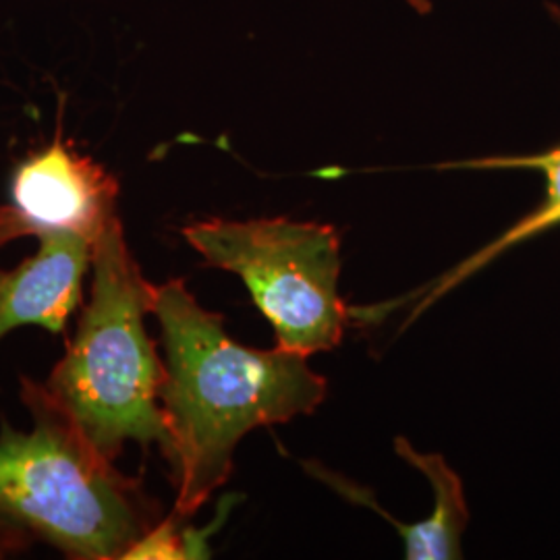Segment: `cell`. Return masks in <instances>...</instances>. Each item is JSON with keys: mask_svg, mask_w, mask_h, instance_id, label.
Instances as JSON below:
<instances>
[{"mask_svg": "<svg viewBox=\"0 0 560 560\" xmlns=\"http://www.w3.org/2000/svg\"><path fill=\"white\" fill-rule=\"evenodd\" d=\"M395 448L400 459L413 465L425 476L434 490V513L421 523L402 525L386 515L374 499L363 504L378 511L382 517L399 529L405 540V557L409 560H455L460 559V536L469 523V509L459 476L448 467L439 453H418L411 442L402 436L395 439ZM360 501V502H361Z\"/></svg>", "mask_w": 560, "mask_h": 560, "instance_id": "52a82bcc", "label": "cell"}, {"mask_svg": "<svg viewBox=\"0 0 560 560\" xmlns=\"http://www.w3.org/2000/svg\"><path fill=\"white\" fill-rule=\"evenodd\" d=\"M117 179L57 133L18 166L11 203L0 206V247L60 231L96 240L117 217Z\"/></svg>", "mask_w": 560, "mask_h": 560, "instance_id": "5b68a950", "label": "cell"}, {"mask_svg": "<svg viewBox=\"0 0 560 560\" xmlns=\"http://www.w3.org/2000/svg\"><path fill=\"white\" fill-rule=\"evenodd\" d=\"M441 168H534L540 171L546 177V196L540 206L523 217L517 224H513L509 231H504L499 240L488 243L478 254L459 264L457 268L442 275L441 279L434 280L430 287H425L418 293L407 295L405 301L416 303V314L421 312L425 305L439 300L451 289H455L460 280L469 279L476 275L481 266L488 261L499 258L509 247H515L523 241L532 240L548 229H555L560 224V145L546 150L541 154H529V156H492L481 161L455 162V164H442Z\"/></svg>", "mask_w": 560, "mask_h": 560, "instance_id": "ba28073f", "label": "cell"}, {"mask_svg": "<svg viewBox=\"0 0 560 560\" xmlns=\"http://www.w3.org/2000/svg\"><path fill=\"white\" fill-rule=\"evenodd\" d=\"M152 316L164 347L161 407L168 448L162 457L177 492L173 511L189 520L231 478L243 436L312 416L328 382L305 355L231 339L221 314L201 307L183 279L154 287Z\"/></svg>", "mask_w": 560, "mask_h": 560, "instance_id": "6da1fadb", "label": "cell"}, {"mask_svg": "<svg viewBox=\"0 0 560 560\" xmlns=\"http://www.w3.org/2000/svg\"><path fill=\"white\" fill-rule=\"evenodd\" d=\"M203 266L237 275L277 347L310 358L339 347L351 310L339 293L340 240L332 224L291 219H208L183 226Z\"/></svg>", "mask_w": 560, "mask_h": 560, "instance_id": "277c9868", "label": "cell"}, {"mask_svg": "<svg viewBox=\"0 0 560 560\" xmlns=\"http://www.w3.org/2000/svg\"><path fill=\"white\" fill-rule=\"evenodd\" d=\"M185 521L175 511L168 517H162L131 546L125 560L208 559V536H201L198 529L189 527Z\"/></svg>", "mask_w": 560, "mask_h": 560, "instance_id": "9c48e42d", "label": "cell"}, {"mask_svg": "<svg viewBox=\"0 0 560 560\" xmlns=\"http://www.w3.org/2000/svg\"><path fill=\"white\" fill-rule=\"evenodd\" d=\"M154 287L141 275L119 217L94 243L92 289L65 355L42 382L48 399L104 459L127 442L168 448L161 407L164 360L145 330Z\"/></svg>", "mask_w": 560, "mask_h": 560, "instance_id": "3957f363", "label": "cell"}, {"mask_svg": "<svg viewBox=\"0 0 560 560\" xmlns=\"http://www.w3.org/2000/svg\"><path fill=\"white\" fill-rule=\"evenodd\" d=\"M32 430L0 421V560L46 544L73 560H125L162 520L140 480L83 441L48 399L21 376Z\"/></svg>", "mask_w": 560, "mask_h": 560, "instance_id": "7a4b0ae2", "label": "cell"}, {"mask_svg": "<svg viewBox=\"0 0 560 560\" xmlns=\"http://www.w3.org/2000/svg\"><path fill=\"white\" fill-rule=\"evenodd\" d=\"M38 252L11 270H0V340L21 326H40L67 337L83 303L96 240L81 233L38 235Z\"/></svg>", "mask_w": 560, "mask_h": 560, "instance_id": "8992f818", "label": "cell"}]
</instances>
